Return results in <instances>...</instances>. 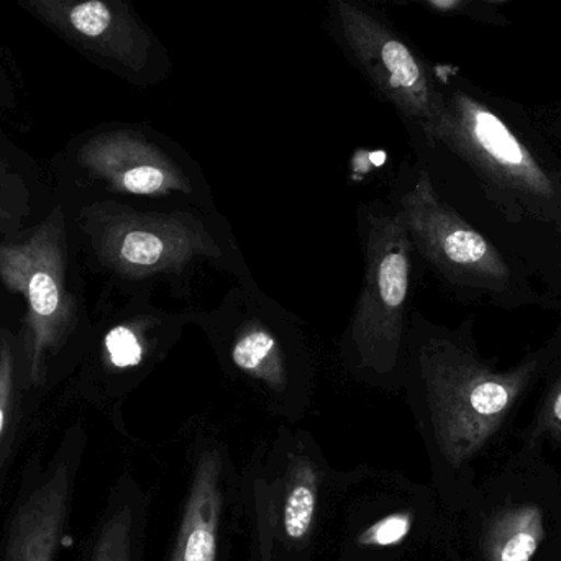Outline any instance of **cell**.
Wrapping results in <instances>:
<instances>
[{
  "mask_svg": "<svg viewBox=\"0 0 561 561\" xmlns=\"http://www.w3.org/2000/svg\"><path fill=\"white\" fill-rule=\"evenodd\" d=\"M78 455L59 451L23 480L7 523L2 561H56L69 527Z\"/></svg>",
  "mask_w": 561,
  "mask_h": 561,
  "instance_id": "12",
  "label": "cell"
},
{
  "mask_svg": "<svg viewBox=\"0 0 561 561\" xmlns=\"http://www.w3.org/2000/svg\"><path fill=\"white\" fill-rule=\"evenodd\" d=\"M78 158L82 168L114 193L170 203L199 204L203 197L190 170L127 131L94 135L81 145Z\"/></svg>",
  "mask_w": 561,
  "mask_h": 561,
  "instance_id": "11",
  "label": "cell"
},
{
  "mask_svg": "<svg viewBox=\"0 0 561 561\" xmlns=\"http://www.w3.org/2000/svg\"><path fill=\"white\" fill-rule=\"evenodd\" d=\"M543 537L542 510L524 504L500 511L488 520L481 549L486 561H530Z\"/></svg>",
  "mask_w": 561,
  "mask_h": 561,
  "instance_id": "14",
  "label": "cell"
},
{
  "mask_svg": "<svg viewBox=\"0 0 561 561\" xmlns=\"http://www.w3.org/2000/svg\"><path fill=\"white\" fill-rule=\"evenodd\" d=\"M365 279L343 356L353 371L373 385L392 386L404 359L405 310L411 299L412 245L401 214H363Z\"/></svg>",
  "mask_w": 561,
  "mask_h": 561,
  "instance_id": "4",
  "label": "cell"
},
{
  "mask_svg": "<svg viewBox=\"0 0 561 561\" xmlns=\"http://www.w3.org/2000/svg\"><path fill=\"white\" fill-rule=\"evenodd\" d=\"M0 468H2V467H0Z\"/></svg>",
  "mask_w": 561,
  "mask_h": 561,
  "instance_id": "20",
  "label": "cell"
},
{
  "mask_svg": "<svg viewBox=\"0 0 561 561\" xmlns=\"http://www.w3.org/2000/svg\"><path fill=\"white\" fill-rule=\"evenodd\" d=\"M417 511L392 471H333L320 527L317 561H402Z\"/></svg>",
  "mask_w": 561,
  "mask_h": 561,
  "instance_id": "7",
  "label": "cell"
},
{
  "mask_svg": "<svg viewBox=\"0 0 561 561\" xmlns=\"http://www.w3.org/2000/svg\"><path fill=\"white\" fill-rule=\"evenodd\" d=\"M82 229L101 265L127 280H180L204 263L232 262L229 245L193 209L141 213L105 201L82 209Z\"/></svg>",
  "mask_w": 561,
  "mask_h": 561,
  "instance_id": "5",
  "label": "cell"
},
{
  "mask_svg": "<svg viewBox=\"0 0 561 561\" xmlns=\"http://www.w3.org/2000/svg\"><path fill=\"white\" fill-rule=\"evenodd\" d=\"M13 396V355L9 346H0V467H2V447L9 431L12 414Z\"/></svg>",
  "mask_w": 561,
  "mask_h": 561,
  "instance_id": "16",
  "label": "cell"
},
{
  "mask_svg": "<svg viewBox=\"0 0 561 561\" xmlns=\"http://www.w3.org/2000/svg\"><path fill=\"white\" fill-rule=\"evenodd\" d=\"M536 363L496 371L447 340L422 348L421 376L432 438L442 460L461 468L493 438L529 386Z\"/></svg>",
  "mask_w": 561,
  "mask_h": 561,
  "instance_id": "3",
  "label": "cell"
},
{
  "mask_svg": "<svg viewBox=\"0 0 561 561\" xmlns=\"http://www.w3.org/2000/svg\"><path fill=\"white\" fill-rule=\"evenodd\" d=\"M242 524L240 471L229 450L216 438L197 440L167 561H236Z\"/></svg>",
  "mask_w": 561,
  "mask_h": 561,
  "instance_id": "9",
  "label": "cell"
},
{
  "mask_svg": "<svg viewBox=\"0 0 561 561\" xmlns=\"http://www.w3.org/2000/svg\"><path fill=\"white\" fill-rule=\"evenodd\" d=\"M227 294L209 313H191L227 375L265 396L278 414L300 417L312 389V356L293 317L252 283Z\"/></svg>",
  "mask_w": 561,
  "mask_h": 561,
  "instance_id": "2",
  "label": "cell"
},
{
  "mask_svg": "<svg viewBox=\"0 0 561 561\" xmlns=\"http://www.w3.org/2000/svg\"><path fill=\"white\" fill-rule=\"evenodd\" d=\"M399 214L414 250L444 278L477 289L510 286L511 270L500 250L442 201L427 173L401 197Z\"/></svg>",
  "mask_w": 561,
  "mask_h": 561,
  "instance_id": "10",
  "label": "cell"
},
{
  "mask_svg": "<svg viewBox=\"0 0 561 561\" xmlns=\"http://www.w3.org/2000/svg\"><path fill=\"white\" fill-rule=\"evenodd\" d=\"M540 425H542L543 431L561 440V378L553 391L550 392L546 405H543Z\"/></svg>",
  "mask_w": 561,
  "mask_h": 561,
  "instance_id": "18",
  "label": "cell"
},
{
  "mask_svg": "<svg viewBox=\"0 0 561 561\" xmlns=\"http://www.w3.org/2000/svg\"><path fill=\"white\" fill-rule=\"evenodd\" d=\"M438 2L448 3V2H451V0H438Z\"/></svg>",
  "mask_w": 561,
  "mask_h": 561,
  "instance_id": "19",
  "label": "cell"
},
{
  "mask_svg": "<svg viewBox=\"0 0 561 561\" xmlns=\"http://www.w3.org/2000/svg\"><path fill=\"white\" fill-rule=\"evenodd\" d=\"M22 84L19 65L13 58L12 51L0 39V102L15 98Z\"/></svg>",
  "mask_w": 561,
  "mask_h": 561,
  "instance_id": "17",
  "label": "cell"
},
{
  "mask_svg": "<svg viewBox=\"0 0 561 561\" xmlns=\"http://www.w3.org/2000/svg\"><path fill=\"white\" fill-rule=\"evenodd\" d=\"M333 471L307 435L279 438L240 471L247 561H317Z\"/></svg>",
  "mask_w": 561,
  "mask_h": 561,
  "instance_id": "1",
  "label": "cell"
},
{
  "mask_svg": "<svg viewBox=\"0 0 561 561\" xmlns=\"http://www.w3.org/2000/svg\"><path fill=\"white\" fill-rule=\"evenodd\" d=\"M381 58L391 75L389 81H391L392 88L408 91L409 94L422 101L424 94L417 91L419 84H421V69L411 51L402 43L391 39L382 46Z\"/></svg>",
  "mask_w": 561,
  "mask_h": 561,
  "instance_id": "15",
  "label": "cell"
},
{
  "mask_svg": "<svg viewBox=\"0 0 561 561\" xmlns=\"http://www.w3.org/2000/svg\"><path fill=\"white\" fill-rule=\"evenodd\" d=\"M150 496L130 477H122L108 494L95 529L89 561H144Z\"/></svg>",
  "mask_w": 561,
  "mask_h": 561,
  "instance_id": "13",
  "label": "cell"
},
{
  "mask_svg": "<svg viewBox=\"0 0 561 561\" xmlns=\"http://www.w3.org/2000/svg\"><path fill=\"white\" fill-rule=\"evenodd\" d=\"M0 280L25 299L28 378L32 385L42 386L46 362L68 342L76 325L61 207H55L22 242L0 245Z\"/></svg>",
  "mask_w": 561,
  "mask_h": 561,
  "instance_id": "8",
  "label": "cell"
},
{
  "mask_svg": "<svg viewBox=\"0 0 561 561\" xmlns=\"http://www.w3.org/2000/svg\"><path fill=\"white\" fill-rule=\"evenodd\" d=\"M434 134L470 164L511 220H537L561 233L560 184L500 115L461 95L454 112L435 122Z\"/></svg>",
  "mask_w": 561,
  "mask_h": 561,
  "instance_id": "6",
  "label": "cell"
}]
</instances>
